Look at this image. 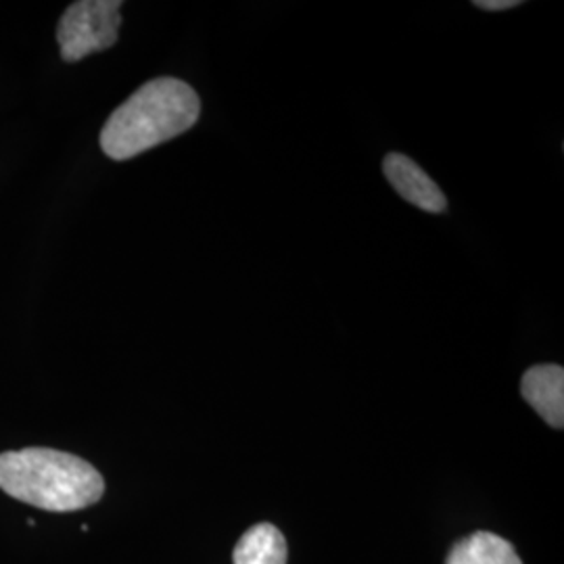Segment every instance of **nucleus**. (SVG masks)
Segmentation results:
<instances>
[{"mask_svg": "<svg viewBox=\"0 0 564 564\" xmlns=\"http://www.w3.org/2000/svg\"><path fill=\"white\" fill-rule=\"evenodd\" d=\"M202 116L197 93L176 78H155L109 116L101 130L102 153L126 162L191 130Z\"/></svg>", "mask_w": 564, "mask_h": 564, "instance_id": "nucleus-1", "label": "nucleus"}, {"mask_svg": "<svg viewBox=\"0 0 564 564\" xmlns=\"http://www.w3.org/2000/svg\"><path fill=\"white\" fill-rule=\"evenodd\" d=\"M0 489L23 505L74 512L101 500L105 479L80 456L53 447H23L0 454Z\"/></svg>", "mask_w": 564, "mask_h": 564, "instance_id": "nucleus-2", "label": "nucleus"}, {"mask_svg": "<svg viewBox=\"0 0 564 564\" xmlns=\"http://www.w3.org/2000/svg\"><path fill=\"white\" fill-rule=\"evenodd\" d=\"M120 0H80L65 9L57 28L61 59H84L111 48L120 36Z\"/></svg>", "mask_w": 564, "mask_h": 564, "instance_id": "nucleus-3", "label": "nucleus"}, {"mask_svg": "<svg viewBox=\"0 0 564 564\" xmlns=\"http://www.w3.org/2000/svg\"><path fill=\"white\" fill-rule=\"evenodd\" d=\"M383 172L384 178L405 202L421 207L429 214H442L447 209L444 191L410 158L402 153H389L384 158Z\"/></svg>", "mask_w": 564, "mask_h": 564, "instance_id": "nucleus-4", "label": "nucleus"}, {"mask_svg": "<svg viewBox=\"0 0 564 564\" xmlns=\"http://www.w3.org/2000/svg\"><path fill=\"white\" fill-rule=\"evenodd\" d=\"M521 393L552 429L564 424V370L556 364H540L524 372Z\"/></svg>", "mask_w": 564, "mask_h": 564, "instance_id": "nucleus-5", "label": "nucleus"}, {"mask_svg": "<svg viewBox=\"0 0 564 564\" xmlns=\"http://www.w3.org/2000/svg\"><path fill=\"white\" fill-rule=\"evenodd\" d=\"M445 564H523V561L505 538L477 531L452 547Z\"/></svg>", "mask_w": 564, "mask_h": 564, "instance_id": "nucleus-6", "label": "nucleus"}, {"mask_svg": "<svg viewBox=\"0 0 564 564\" xmlns=\"http://www.w3.org/2000/svg\"><path fill=\"white\" fill-rule=\"evenodd\" d=\"M232 563L286 564V540L274 524H253L237 542Z\"/></svg>", "mask_w": 564, "mask_h": 564, "instance_id": "nucleus-7", "label": "nucleus"}, {"mask_svg": "<svg viewBox=\"0 0 564 564\" xmlns=\"http://www.w3.org/2000/svg\"><path fill=\"white\" fill-rule=\"evenodd\" d=\"M519 0H477L475 7L484 9V11H506L512 7H519Z\"/></svg>", "mask_w": 564, "mask_h": 564, "instance_id": "nucleus-8", "label": "nucleus"}]
</instances>
